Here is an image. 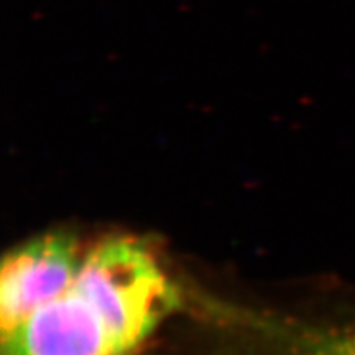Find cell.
<instances>
[{"label": "cell", "instance_id": "6da1fadb", "mask_svg": "<svg viewBox=\"0 0 355 355\" xmlns=\"http://www.w3.org/2000/svg\"><path fill=\"white\" fill-rule=\"evenodd\" d=\"M74 286L104 314L130 354L178 304L170 278L132 239H107L83 255Z\"/></svg>", "mask_w": 355, "mask_h": 355}, {"label": "cell", "instance_id": "7a4b0ae2", "mask_svg": "<svg viewBox=\"0 0 355 355\" xmlns=\"http://www.w3.org/2000/svg\"><path fill=\"white\" fill-rule=\"evenodd\" d=\"M76 241L46 234L13 248L0 270V339L73 286L81 266Z\"/></svg>", "mask_w": 355, "mask_h": 355}, {"label": "cell", "instance_id": "3957f363", "mask_svg": "<svg viewBox=\"0 0 355 355\" xmlns=\"http://www.w3.org/2000/svg\"><path fill=\"white\" fill-rule=\"evenodd\" d=\"M2 355H130V350L73 283L2 339Z\"/></svg>", "mask_w": 355, "mask_h": 355}, {"label": "cell", "instance_id": "277c9868", "mask_svg": "<svg viewBox=\"0 0 355 355\" xmlns=\"http://www.w3.org/2000/svg\"><path fill=\"white\" fill-rule=\"evenodd\" d=\"M272 355H355V322L303 329Z\"/></svg>", "mask_w": 355, "mask_h": 355}]
</instances>
